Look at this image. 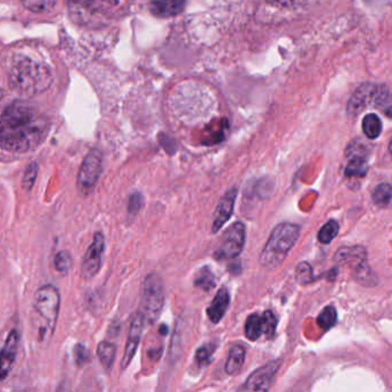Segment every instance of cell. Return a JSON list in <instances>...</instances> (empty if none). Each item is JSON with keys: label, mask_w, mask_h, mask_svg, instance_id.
Returning <instances> with one entry per match:
<instances>
[{"label": "cell", "mask_w": 392, "mask_h": 392, "mask_svg": "<svg viewBox=\"0 0 392 392\" xmlns=\"http://www.w3.org/2000/svg\"><path fill=\"white\" fill-rule=\"evenodd\" d=\"M49 129V121L34 107L25 102H13L1 115V148L16 153L31 151L47 138Z\"/></svg>", "instance_id": "1"}, {"label": "cell", "mask_w": 392, "mask_h": 392, "mask_svg": "<svg viewBox=\"0 0 392 392\" xmlns=\"http://www.w3.org/2000/svg\"><path fill=\"white\" fill-rule=\"evenodd\" d=\"M52 73L43 62L21 57L13 62L8 71L11 87L25 96H34L49 89Z\"/></svg>", "instance_id": "2"}, {"label": "cell", "mask_w": 392, "mask_h": 392, "mask_svg": "<svg viewBox=\"0 0 392 392\" xmlns=\"http://www.w3.org/2000/svg\"><path fill=\"white\" fill-rule=\"evenodd\" d=\"M300 228L292 223H281L273 230L260 254V265L266 269L278 268L299 238Z\"/></svg>", "instance_id": "3"}, {"label": "cell", "mask_w": 392, "mask_h": 392, "mask_svg": "<svg viewBox=\"0 0 392 392\" xmlns=\"http://www.w3.org/2000/svg\"><path fill=\"white\" fill-rule=\"evenodd\" d=\"M34 309L38 318L43 321L40 336L51 338L56 331L60 311L59 290L54 285L40 287L34 296Z\"/></svg>", "instance_id": "4"}, {"label": "cell", "mask_w": 392, "mask_h": 392, "mask_svg": "<svg viewBox=\"0 0 392 392\" xmlns=\"http://www.w3.org/2000/svg\"><path fill=\"white\" fill-rule=\"evenodd\" d=\"M165 305L164 281L160 275L151 273L146 275L141 285V307L146 322L155 323L160 318Z\"/></svg>", "instance_id": "5"}, {"label": "cell", "mask_w": 392, "mask_h": 392, "mask_svg": "<svg viewBox=\"0 0 392 392\" xmlns=\"http://www.w3.org/2000/svg\"><path fill=\"white\" fill-rule=\"evenodd\" d=\"M383 108L384 112L392 107V98L388 88L373 83H364L355 90L348 104V113L357 117L367 107Z\"/></svg>", "instance_id": "6"}, {"label": "cell", "mask_w": 392, "mask_h": 392, "mask_svg": "<svg viewBox=\"0 0 392 392\" xmlns=\"http://www.w3.org/2000/svg\"><path fill=\"white\" fill-rule=\"evenodd\" d=\"M102 172V152L93 148L85 155L78 174V192L82 196H88L96 188L99 177Z\"/></svg>", "instance_id": "7"}, {"label": "cell", "mask_w": 392, "mask_h": 392, "mask_svg": "<svg viewBox=\"0 0 392 392\" xmlns=\"http://www.w3.org/2000/svg\"><path fill=\"white\" fill-rule=\"evenodd\" d=\"M247 241V230L242 222H235L227 229L222 242L214 252V258L218 261H228L235 259L244 249Z\"/></svg>", "instance_id": "8"}, {"label": "cell", "mask_w": 392, "mask_h": 392, "mask_svg": "<svg viewBox=\"0 0 392 392\" xmlns=\"http://www.w3.org/2000/svg\"><path fill=\"white\" fill-rule=\"evenodd\" d=\"M104 252H105V237L102 232H96L91 244L88 247L87 252L84 254L82 265H81V274L85 280H91L98 274L102 268Z\"/></svg>", "instance_id": "9"}, {"label": "cell", "mask_w": 392, "mask_h": 392, "mask_svg": "<svg viewBox=\"0 0 392 392\" xmlns=\"http://www.w3.org/2000/svg\"><path fill=\"white\" fill-rule=\"evenodd\" d=\"M336 259L344 261L355 271V278L362 281V283L373 282V273L368 268L366 250L362 247H345L338 251Z\"/></svg>", "instance_id": "10"}, {"label": "cell", "mask_w": 392, "mask_h": 392, "mask_svg": "<svg viewBox=\"0 0 392 392\" xmlns=\"http://www.w3.org/2000/svg\"><path fill=\"white\" fill-rule=\"evenodd\" d=\"M145 322V316H144L141 309L131 315L127 342H126V346H124V357H122V362H121L122 369L129 367V364L133 362V357L136 355L137 348H138L139 342L142 338L143 329H144Z\"/></svg>", "instance_id": "11"}, {"label": "cell", "mask_w": 392, "mask_h": 392, "mask_svg": "<svg viewBox=\"0 0 392 392\" xmlns=\"http://www.w3.org/2000/svg\"><path fill=\"white\" fill-rule=\"evenodd\" d=\"M281 360L268 362L251 374L241 390L244 391H267L271 389L276 373L281 367Z\"/></svg>", "instance_id": "12"}, {"label": "cell", "mask_w": 392, "mask_h": 392, "mask_svg": "<svg viewBox=\"0 0 392 392\" xmlns=\"http://www.w3.org/2000/svg\"><path fill=\"white\" fill-rule=\"evenodd\" d=\"M237 194V188L234 186V188L229 189L228 191L220 198L215 212H214L213 223H212V232L213 234H218L228 222L229 219L232 218Z\"/></svg>", "instance_id": "13"}, {"label": "cell", "mask_w": 392, "mask_h": 392, "mask_svg": "<svg viewBox=\"0 0 392 392\" xmlns=\"http://www.w3.org/2000/svg\"><path fill=\"white\" fill-rule=\"evenodd\" d=\"M19 333L16 329H13L7 335L6 340L1 350V364H1L0 366V380L1 381L6 380V377L12 371L16 360V355H18V350H19Z\"/></svg>", "instance_id": "14"}, {"label": "cell", "mask_w": 392, "mask_h": 392, "mask_svg": "<svg viewBox=\"0 0 392 392\" xmlns=\"http://www.w3.org/2000/svg\"><path fill=\"white\" fill-rule=\"evenodd\" d=\"M186 7V0H150V11L160 19L179 16Z\"/></svg>", "instance_id": "15"}, {"label": "cell", "mask_w": 392, "mask_h": 392, "mask_svg": "<svg viewBox=\"0 0 392 392\" xmlns=\"http://www.w3.org/2000/svg\"><path fill=\"white\" fill-rule=\"evenodd\" d=\"M229 305H230V295L228 289L222 287L216 292L212 303L207 307L206 313L210 321L214 324L219 323L228 311Z\"/></svg>", "instance_id": "16"}, {"label": "cell", "mask_w": 392, "mask_h": 392, "mask_svg": "<svg viewBox=\"0 0 392 392\" xmlns=\"http://www.w3.org/2000/svg\"><path fill=\"white\" fill-rule=\"evenodd\" d=\"M368 170L367 159L362 153L353 150L350 155L349 162L345 167V175L348 177H362L366 175Z\"/></svg>", "instance_id": "17"}, {"label": "cell", "mask_w": 392, "mask_h": 392, "mask_svg": "<svg viewBox=\"0 0 392 392\" xmlns=\"http://www.w3.org/2000/svg\"><path fill=\"white\" fill-rule=\"evenodd\" d=\"M245 355H247V350L244 346L237 345L232 346V349L229 350L228 359L226 362V372L229 375H234L241 369L242 366L244 364Z\"/></svg>", "instance_id": "18"}, {"label": "cell", "mask_w": 392, "mask_h": 392, "mask_svg": "<svg viewBox=\"0 0 392 392\" xmlns=\"http://www.w3.org/2000/svg\"><path fill=\"white\" fill-rule=\"evenodd\" d=\"M97 355L102 367L105 368L106 371H109L117 357V346L108 340H102L97 348Z\"/></svg>", "instance_id": "19"}, {"label": "cell", "mask_w": 392, "mask_h": 392, "mask_svg": "<svg viewBox=\"0 0 392 392\" xmlns=\"http://www.w3.org/2000/svg\"><path fill=\"white\" fill-rule=\"evenodd\" d=\"M263 333V315L251 314L245 322V336L247 340H259Z\"/></svg>", "instance_id": "20"}, {"label": "cell", "mask_w": 392, "mask_h": 392, "mask_svg": "<svg viewBox=\"0 0 392 392\" xmlns=\"http://www.w3.org/2000/svg\"><path fill=\"white\" fill-rule=\"evenodd\" d=\"M362 130L369 139H376L382 131V122L376 114H367L362 121Z\"/></svg>", "instance_id": "21"}, {"label": "cell", "mask_w": 392, "mask_h": 392, "mask_svg": "<svg viewBox=\"0 0 392 392\" xmlns=\"http://www.w3.org/2000/svg\"><path fill=\"white\" fill-rule=\"evenodd\" d=\"M216 348H218L216 342H210V343L201 345L196 352V364H198L199 367H206L207 364L212 362Z\"/></svg>", "instance_id": "22"}, {"label": "cell", "mask_w": 392, "mask_h": 392, "mask_svg": "<svg viewBox=\"0 0 392 392\" xmlns=\"http://www.w3.org/2000/svg\"><path fill=\"white\" fill-rule=\"evenodd\" d=\"M372 198L379 206H386L392 199V186L388 183L379 184L372 192Z\"/></svg>", "instance_id": "23"}, {"label": "cell", "mask_w": 392, "mask_h": 392, "mask_svg": "<svg viewBox=\"0 0 392 392\" xmlns=\"http://www.w3.org/2000/svg\"><path fill=\"white\" fill-rule=\"evenodd\" d=\"M38 170H40V165L37 161H32L25 168V174L22 177V189L25 191L30 192L31 189L34 188L38 177Z\"/></svg>", "instance_id": "24"}, {"label": "cell", "mask_w": 392, "mask_h": 392, "mask_svg": "<svg viewBox=\"0 0 392 392\" xmlns=\"http://www.w3.org/2000/svg\"><path fill=\"white\" fill-rule=\"evenodd\" d=\"M340 232V227L338 223L335 220H331L329 222L326 223L318 234L319 241L321 242L322 244H329L331 242L336 238Z\"/></svg>", "instance_id": "25"}, {"label": "cell", "mask_w": 392, "mask_h": 392, "mask_svg": "<svg viewBox=\"0 0 392 392\" xmlns=\"http://www.w3.org/2000/svg\"><path fill=\"white\" fill-rule=\"evenodd\" d=\"M27 10L35 13L49 12L57 4V0H21Z\"/></svg>", "instance_id": "26"}, {"label": "cell", "mask_w": 392, "mask_h": 392, "mask_svg": "<svg viewBox=\"0 0 392 392\" xmlns=\"http://www.w3.org/2000/svg\"><path fill=\"white\" fill-rule=\"evenodd\" d=\"M195 285L205 291H210V289H213L215 287L213 273L210 272L207 267L201 269L197 278H196Z\"/></svg>", "instance_id": "27"}, {"label": "cell", "mask_w": 392, "mask_h": 392, "mask_svg": "<svg viewBox=\"0 0 392 392\" xmlns=\"http://www.w3.org/2000/svg\"><path fill=\"white\" fill-rule=\"evenodd\" d=\"M337 321L336 309L333 306H328L323 309L318 316V324L323 329H331Z\"/></svg>", "instance_id": "28"}, {"label": "cell", "mask_w": 392, "mask_h": 392, "mask_svg": "<svg viewBox=\"0 0 392 392\" xmlns=\"http://www.w3.org/2000/svg\"><path fill=\"white\" fill-rule=\"evenodd\" d=\"M73 265L71 256L67 251H59L54 256V267L61 274H67Z\"/></svg>", "instance_id": "29"}, {"label": "cell", "mask_w": 392, "mask_h": 392, "mask_svg": "<svg viewBox=\"0 0 392 392\" xmlns=\"http://www.w3.org/2000/svg\"><path fill=\"white\" fill-rule=\"evenodd\" d=\"M144 206V196L141 192H133L128 198V213L130 215H137Z\"/></svg>", "instance_id": "30"}, {"label": "cell", "mask_w": 392, "mask_h": 392, "mask_svg": "<svg viewBox=\"0 0 392 392\" xmlns=\"http://www.w3.org/2000/svg\"><path fill=\"white\" fill-rule=\"evenodd\" d=\"M263 333L266 336L271 338L274 336L276 326H278V320L275 318L274 313L272 311H266L263 314Z\"/></svg>", "instance_id": "31"}, {"label": "cell", "mask_w": 392, "mask_h": 392, "mask_svg": "<svg viewBox=\"0 0 392 392\" xmlns=\"http://www.w3.org/2000/svg\"><path fill=\"white\" fill-rule=\"evenodd\" d=\"M296 278L297 281L299 283H311L313 280V272L311 266L307 263H300L296 269Z\"/></svg>", "instance_id": "32"}, {"label": "cell", "mask_w": 392, "mask_h": 392, "mask_svg": "<svg viewBox=\"0 0 392 392\" xmlns=\"http://www.w3.org/2000/svg\"><path fill=\"white\" fill-rule=\"evenodd\" d=\"M81 4L83 8H98V7L108 6L112 7L115 5L117 0H74Z\"/></svg>", "instance_id": "33"}, {"label": "cell", "mask_w": 392, "mask_h": 392, "mask_svg": "<svg viewBox=\"0 0 392 392\" xmlns=\"http://www.w3.org/2000/svg\"><path fill=\"white\" fill-rule=\"evenodd\" d=\"M75 362L78 366L87 364L90 360V353L85 346L78 344L74 349Z\"/></svg>", "instance_id": "34"}, {"label": "cell", "mask_w": 392, "mask_h": 392, "mask_svg": "<svg viewBox=\"0 0 392 392\" xmlns=\"http://www.w3.org/2000/svg\"><path fill=\"white\" fill-rule=\"evenodd\" d=\"M269 3L278 5V6H291L292 4L297 3L298 0H268Z\"/></svg>", "instance_id": "35"}, {"label": "cell", "mask_w": 392, "mask_h": 392, "mask_svg": "<svg viewBox=\"0 0 392 392\" xmlns=\"http://www.w3.org/2000/svg\"><path fill=\"white\" fill-rule=\"evenodd\" d=\"M389 152H390V155H391V158H392V138H391V141H390Z\"/></svg>", "instance_id": "36"}]
</instances>
